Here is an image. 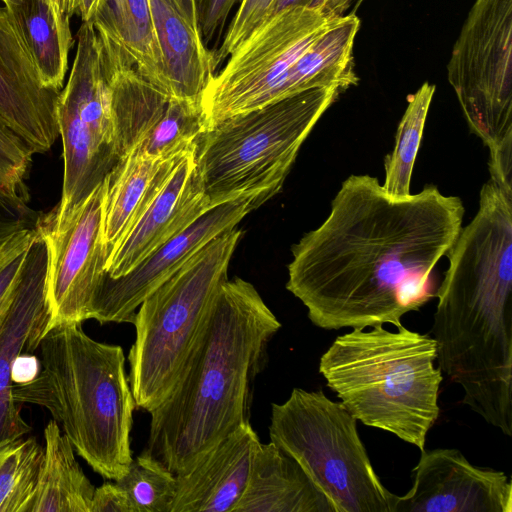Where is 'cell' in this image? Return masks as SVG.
Here are the masks:
<instances>
[{
    "label": "cell",
    "instance_id": "603a6c76",
    "mask_svg": "<svg viewBox=\"0 0 512 512\" xmlns=\"http://www.w3.org/2000/svg\"><path fill=\"white\" fill-rule=\"evenodd\" d=\"M44 458L29 512H90L95 487L55 420L44 430Z\"/></svg>",
    "mask_w": 512,
    "mask_h": 512
},
{
    "label": "cell",
    "instance_id": "1f68e13d",
    "mask_svg": "<svg viewBox=\"0 0 512 512\" xmlns=\"http://www.w3.org/2000/svg\"><path fill=\"white\" fill-rule=\"evenodd\" d=\"M242 0H195L200 36L206 45L217 31H222L229 12Z\"/></svg>",
    "mask_w": 512,
    "mask_h": 512
},
{
    "label": "cell",
    "instance_id": "f35d334b",
    "mask_svg": "<svg viewBox=\"0 0 512 512\" xmlns=\"http://www.w3.org/2000/svg\"><path fill=\"white\" fill-rule=\"evenodd\" d=\"M175 2L190 26L199 33L195 0H175Z\"/></svg>",
    "mask_w": 512,
    "mask_h": 512
},
{
    "label": "cell",
    "instance_id": "ac0fdd59",
    "mask_svg": "<svg viewBox=\"0 0 512 512\" xmlns=\"http://www.w3.org/2000/svg\"><path fill=\"white\" fill-rule=\"evenodd\" d=\"M259 443L250 422L219 440L189 470L175 475L171 512H234Z\"/></svg>",
    "mask_w": 512,
    "mask_h": 512
},
{
    "label": "cell",
    "instance_id": "d6a6232c",
    "mask_svg": "<svg viewBox=\"0 0 512 512\" xmlns=\"http://www.w3.org/2000/svg\"><path fill=\"white\" fill-rule=\"evenodd\" d=\"M27 250L14 256L0 267V334L14 298Z\"/></svg>",
    "mask_w": 512,
    "mask_h": 512
},
{
    "label": "cell",
    "instance_id": "60d3db41",
    "mask_svg": "<svg viewBox=\"0 0 512 512\" xmlns=\"http://www.w3.org/2000/svg\"><path fill=\"white\" fill-rule=\"evenodd\" d=\"M354 0H339L337 5V13L343 15L344 11L352 4ZM361 1V0H360Z\"/></svg>",
    "mask_w": 512,
    "mask_h": 512
},
{
    "label": "cell",
    "instance_id": "8fae6325",
    "mask_svg": "<svg viewBox=\"0 0 512 512\" xmlns=\"http://www.w3.org/2000/svg\"><path fill=\"white\" fill-rule=\"evenodd\" d=\"M339 16L291 7L256 27L229 55L201 95L207 130L230 117L279 101L290 67Z\"/></svg>",
    "mask_w": 512,
    "mask_h": 512
},
{
    "label": "cell",
    "instance_id": "44dd1931",
    "mask_svg": "<svg viewBox=\"0 0 512 512\" xmlns=\"http://www.w3.org/2000/svg\"><path fill=\"white\" fill-rule=\"evenodd\" d=\"M170 98L200 100L217 68L215 52L188 23L175 0H149Z\"/></svg>",
    "mask_w": 512,
    "mask_h": 512
},
{
    "label": "cell",
    "instance_id": "cb8c5ba5",
    "mask_svg": "<svg viewBox=\"0 0 512 512\" xmlns=\"http://www.w3.org/2000/svg\"><path fill=\"white\" fill-rule=\"evenodd\" d=\"M5 7L20 29L42 86L59 93L74 44L70 23L56 16L49 0H15Z\"/></svg>",
    "mask_w": 512,
    "mask_h": 512
},
{
    "label": "cell",
    "instance_id": "f1b7e54d",
    "mask_svg": "<svg viewBox=\"0 0 512 512\" xmlns=\"http://www.w3.org/2000/svg\"><path fill=\"white\" fill-rule=\"evenodd\" d=\"M33 150L0 122V186L13 196L30 201L26 184Z\"/></svg>",
    "mask_w": 512,
    "mask_h": 512
},
{
    "label": "cell",
    "instance_id": "5b68a950",
    "mask_svg": "<svg viewBox=\"0 0 512 512\" xmlns=\"http://www.w3.org/2000/svg\"><path fill=\"white\" fill-rule=\"evenodd\" d=\"M436 359L432 337L376 325L338 336L320 357L319 373L357 421L423 451L440 414Z\"/></svg>",
    "mask_w": 512,
    "mask_h": 512
},
{
    "label": "cell",
    "instance_id": "9a60e30c",
    "mask_svg": "<svg viewBox=\"0 0 512 512\" xmlns=\"http://www.w3.org/2000/svg\"><path fill=\"white\" fill-rule=\"evenodd\" d=\"M48 250L41 233L28 248L14 298L0 334V446L21 438L31 427L20 415L10 377L12 361L39 345L49 321L46 302Z\"/></svg>",
    "mask_w": 512,
    "mask_h": 512
},
{
    "label": "cell",
    "instance_id": "2e32d148",
    "mask_svg": "<svg viewBox=\"0 0 512 512\" xmlns=\"http://www.w3.org/2000/svg\"><path fill=\"white\" fill-rule=\"evenodd\" d=\"M58 93L45 89L18 25L0 5V122L35 153H46L59 136Z\"/></svg>",
    "mask_w": 512,
    "mask_h": 512
},
{
    "label": "cell",
    "instance_id": "f546056e",
    "mask_svg": "<svg viewBox=\"0 0 512 512\" xmlns=\"http://www.w3.org/2000/svg\"><path fill=\"white\" fill-rule=\"evenodd\" d=\"M274 0H242L219 49L217 66L229 56L266 18Z\"/></svg>",
    "mask_w": 512,
    "mask_h": 512
},
{
    "label": "cell",
    "instance_id": "d6986e66",
    "mask_svg": "<svg viewBox=\"0 0 512 512\" xmlns=\"http://www.w3.org/2000/svg\"><path fill=\"white\" fill-rule=\"evenodd\" d=\"M186 153L156 159L134 149L122 157L105 178L102 242L107 260L147 210Z\"/></svg>",
    "mask_w": 512,
    "mask_h": 512
},
{
    "label": "cell",
    "instance_id": "d4e9b609",
    "mask_svg": "<svg viewBox=\"0 0 512 512\" xmlns=\"http://www.w3.org/2000/svg\"><path fill=\"white\" fill-rule=\"evenodd\" d=\"M434 92L435 85L425 82L407 97V107L396 131L395 146L384 160L382 187L394 199H403L411 194L413 167Z\"/></svg>",
    "mask_w": 512,
    "mask_h": 512
},
{
    "label": "cell",
    "instance_id": "277c9868",
    "mask_svg": "<svg viewBox=\"0 0 512 512\" xmlns=\"http://www.w3.org/2000/svg\"><path fill=\"white\" fill-rule=\"evenodd\" d=\"M38 347L41 371L13 386L14 399L48 409L78 455L103 478L118 480L133 459L136 408L122 347L92 339L81 323L51 328Z\"/></svg>",
    "mask_w": 512,
    "mask_h": 512
},
{
    "label": "cell",
    "instance_id": "b9f144b4",
    "mask_svg": "<svg viewBox=\"0 0 512 512\" xmlns=\"http://www.w3.org/2000/svg\"><path fill=\"white\" fill-rule=\"evenodd\" d=\"M0 1H2V2H3V5H4V6H7V5H9L10 3H12V2H13V1H15V0H0Z\"/></svg>",
    "mask_w": 512,
    "mask_h": 512
},
{
    "label": "cell",
    "instance_id": "9c48e42d",
    "mask_svg": "<svg viewBox=\"0 0 512 512\" xmlns=\"http://www.w3.org/2000/svg\"><path fill=\"white\" fill-rule=\"evenodd\" d=\"M447 77L471 132L489 149V180L512 194V0H475Z\"/></svg>",
    "mask_w": 512,
    "mask_h": 512
},
{
    "label": "cell",
    "instance_id": "ab89813d",
    "mask_svg": "<svg viewBox=\"0 0 512 512\" xmlns=\"http://www.w3.org/2000/svg\"><path fill=\"white\" fill-rule=\"evenodd\" d=\"M103 0H78V13L82 22H91Z\"/></svg>",
    "mask_w": 512,
    "mask_h": 512
},
{
    "label": "cell",
    "instance_id": "74e56055",
    "mask_svg": "<svg viewBox=\"0 0 512 512\" xmlns=\"http://www.w3.org/2000/svg\"><path fill=\"white\" fill-rule=\"evenodd\" d=\"M49 2L56 16L64 22L70 23L71 17L78 13V0H49Z\"/></svg>",
    "mask_w": 512,
    "mask_h": 512
},
{
    "label": "cell",
    "instance_id": "30bf717a",
    "mask_svg": "<svg viewBox=\"0 0 512 512\" xmlns=\"http://www.w3.org/2000/svg\"><path fill=\"white\" fill-rule=\"evenodd\" d=\"M76 41L72 68L55 104L64 169L59 204L42 217L52 228L63 226L121 159L104 45L90 22H82Z\"/></svg>",
    "mask_w": 512,
    "mask_h": 512
},
{
    "label": "cell",
    "instance_id": "4fadbf2b",
    "mask_svg": "<svg viewBox=\"0 0 512 512\" xmlns=\"http://www.w3.org/2000/svg\"><path fill=\"white\" fill-rule=\"evenodd\" d=\"M267 200L263 195H254L216 205L129 273L118 278L104 273L91 304L89 319L101 324L132 323L138 307L149 294L210 240L236 227L248 213Z\"/></svg>",
    "mask_w": 512,
    "mask_h": 512
},
{
    "label": "cell",
    "instance_id": "ffe728a7",
    "mask_svg": "<svg viewBox=\"0 0 512 512\" xmlns=\"http://www.w3.org/2000/svg\"><path fill=\"white\" fill-rule=\"evenodd\" d=\"M234 512H332L299 464L273 442L259 443Z\"/></svg>",
    "mask_w": 512,
    "mask_h": 512
},
{
    "label": "cell",
    "instance_id": "836d02e7",
    "mask_svg": "<svg viewBox=\"0 0 512 512\" xmlns=\"http://www.w3.org/2000/svg\"><path fill=\"white\" fill-rule=\"evenodd\" d=\"M90 512H133L125 491L115 482L95 488Z\"/></svg>",
    "mask_w": 512,
    "mask_h": 512
},
{
    "label": "cell",
    "instance_id": "52a82bcc",
    "mask_svg": "<svg viewBox=\"0 0 512 512\" xmlns=\"http://www.w3.org/2000/svg\"><path fill=\"white\" fill-rule=\"evenodd\" d=\"M241 236L242 230L233 227L214 237L138 307L128 353V381L137 408L151 412L170 392L228 280Z\"/></svg>",
    "mask_w": 512,
    "mask_h": 512
},
{
    "label": "cell",
    "instance_id": "83f0119b",
    "mask_svg": "<svg viewBox=\"0 0 512 512\" xmlns=\"http://www.w3.org/2000/svg\"><path fill=\"white\" fill-rule=\"evenodd\" d=\"M126 493L133 512H171L176 479L164 465L141 453L115 481Z\"/></svg>",
    "mask_w": 512,
    "mask_h": 512
},
{
    "label": "cell",
    "instance_id": "8d00e7d4",
    "mask_svg": "<svg viewBox=\"0 0 512 512\" xmlns=\"http://www.w3.org/2000/svg\"><path fill=\"white\" fill-rule=\"evenodd\" d=\"M336 0H274L266 18L267 20L277 13L291 7H308V8H318L322 10L329 11L335 15H337L334 11ZM263 21V22H264ZM262 22V23H263Z\"/></svg>",
    "mask_w": 512,
    "mask_h": 512
},
{
    "label": "cell",
    "instance_id": "3957f363",
    "mask_svg": "<svg viewBox=\"0 0 512 512\" xmlns=\"http://www.w3.org/2000/svg\"><path fill=\"white\" fill-rule=\"evenodd\" d=\"M281 323L256 288L239 277L220 287L173 387L150 413L142 453L172 474L250 422L256 377Z\"/></svg>",
    "mask_w": 512,
    "mask_h": 512
},
{
    "label": "cell",
    "instance_id": "d590c367",
    "mask_svg": "<svg viewBox=\"0 0 512 512\" xmlns=\"http://www.w3.org/2000/svg\"><path fill=\"white\" fill-rule=\"evenodd\" d=\"M37 234L36 229H24L0 245V267L29 248Z\"/></svg>",
    "mask_w": 512,
    "mask_h": 512
},
{
    "label": "cell",
    "instance_id": "6da1fadb",
    "mask_svg": "<svg viewBox=\"0 0 512 512\" xmlns=\"http://www.w3.org/2000/svg\"><path fill=\"white\" fill-rule=\"evenodd\" d=\"M464 213L459 197L436 186L394 199L377 178L351 175L323 223L293 245L286 289L321 329L398 328L436 297L433 270Z\"/></svg>",
    "mask_w": 512,
    "mask_h": 512
},
{
    "label": "cell",
    "instance_id": "7c38bea8",
    "mask_svg": "<svg viewBox=\"0 0 512 512\" xmlns=\"http://www.w3.org/2000/svg\"><path fill=\"white\" fill-rule=\"evenodd\" d=\"M104 181L78 206L60 228L37 225L48 250L45 333L64 323L89 319L91 304L105 273L102 242Z\"/></svg>",
    "mask_w": 512,
    "mask_h": 512
},
{
    "label": "cell",
    "instance_id": "7402d4cb",
    "mask_svg": "<svg viewBox=\"0 0 512 512\" xmlns=\"http://www.w3.org/2000/svg\"><path fill=\"white\" fill-rule=\"evenodd\" d=\"M90 23L126 52L145 80L169 97L149 0H103Z\"/></svg>",
    "mask_w": 512,
    "mask_h": 512
},
{
    "label": "cell",
    "instance_id": "5bb4252c",
    "mask_svg": "<svg viewBox=\"0 0 512 512\" xmlns=\"http://www.w3.org/2000/svg\"><path fill=\"white\" fill-rule=\"evenodd\" d=\"M412 476L396 512H512L507 475L475 466L458 449H424Z\"/></svg>",
    "mask_w": 512,
    "mask_h": 512
},
{
    "label": "cell",
    "instance_id": "8992f818",
    "mask_svg": "<svg viewBox=\"0 0 512 512\" xmlns=\"http://www.w3.org/2000/svg\"><path fill=\"white\" fill-rule=\"evenodd\" d=\"M343 92L312 88L221 121L196 147V170L212 207L234 199L276 195L298 152Z\"/></svg>",
    "mask_w": 512,
    "mask_h": 512
},
{
    "label": "cell",
    "instance_id": "e575fe53",
    "mask_svg": "<svg viewBox=\"0 0 512 512\" xmlns=\"http://www.w3.org/2000/svg\"><path fill=\"white\" fill-rule=\"evenodd\" d=\"M41 361L31 353H21L15 357L10 367L12 384L27 385L34 381L41 371Z\"/></svg>",
    "mask_w": 512,
    "mask_h": 512
},
{
    "label": "cell",
    "instance_id": "7a4b0ae2",
    "mask_svg": "<svg viewBox=\"0 0 512 512\" xmlns=\"http://www.w3.org/2000/svg\"><path fill=\"white\" fill-rule=\"evenodd\" d=\"M431 332L438 366L462 402L512 435V197L485 183L446 255Z\"/></svg>",
    "mask_w": 512,
    "mask_h": 512
},
{
    "label": "cell",
    "instance_id": "e0dca14e",
    "mask_svg": "<svg viewBox=\"0 0 512 512\" xmlns=\"http://www.w3.org/2000/svg\"><path fill=\"white\" fill-rule=\"evenodd\" d=\"M196 147L181 158L147 210L110 255L106 275L118 278L129 273L212 208L196 170Z\"/></svg>",
    "mask_w": 512,
    "mask_h": 512
},
{
    "label": "cell",
    "instance_id": "4dcf8cb0",
    "mask_svg": "<svg viewBox=\"0 0 512 512\" xmlns=\"http://www.w3.org/2000/svg\"><path fill=\"white\" fill-rule=\"evenodd\" d=\"M41 219L29 202L0 186V245L24 229H35Z\"/></svg>",
    "mask_w": 512,
    "mask_h": 512
},
{
    "label": "cell",
    "instance_id": "484cf974",
    "mask_svg": "<svg viewBox=\"0 0 512 512\" xmlns=\"http://www.w3.org/2000/svg\"><path fill=\"white\" fill-rule=\"evenodd\" d=\"M207 129L200 100L170 98L162 116L135 149L168 159L195 148Z\"/></svg>",
    "mask_w": 512,
    "mask_h": 512
},
{
    "label": "cell",
    "instance_id": "ba28073f",
    "mask_svg": "<svg viewBox=\"0 0 512 512\" xmlns=\"http://www.w3.org/2000/svg\"><path fill=\"white\" fill-rule=\"evenodd\" d=\"M357 419L323 390L294 388L271 405V442L292 457L332 512H396L399 496L377 475Z\"/></svg>",
    "mask_w": 512,
    "mask_h": 512
},
{
    "label": "cell",
    "instance_id": "4316f807",
    "mask_svg": "<svg viewBox=\"0 0 512 512\" xmlns=\"http://www.w3.org/2000/svg\"><path fill=\"white\" fill-rule=\"evenodd\" d=\"M44 458L34 437L0 446V512H29Z\"/></svg>",
    "mask_w": 512,
    "mask_h": 512
}]
</instances>
